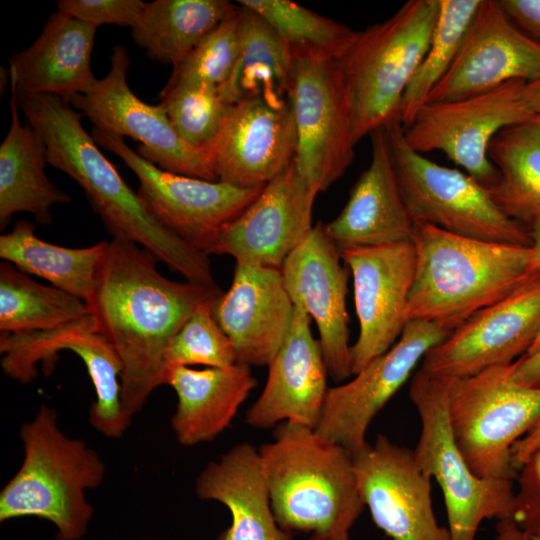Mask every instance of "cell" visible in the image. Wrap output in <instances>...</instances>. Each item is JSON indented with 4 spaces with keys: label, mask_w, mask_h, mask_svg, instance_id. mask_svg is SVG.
Instances as JSON below:
<instances>
[{
    "label": "cell",
    "mask_w": 540,
    "mask_h": 540,
    "mask_svg": "<svg viewBox=\"0 0 540 540\" xmlns=\"http://www.w3.org/2000/svg\"><path fill=\"white\" fill-rule=\"evenodd\" d=\"M158 259L128 241H107L92 291L85 301L96 331L121 362V402L131 420L153 391L166 384L173 339L202 302L221 289L173 281Z\"/></svg>",
    "instance_id": "obj_1"
},
{
    "label": "cell",
    "mask_w": 540,
    "mask_h": 540,
    "mask_svg": "<svg viewBox=\"0 0 540 540\" xmlns=\"http://www.w3.org/2000/svg\"><path fill=\"white\" fill-rule=\"evenodd\" d=\"M25 120L39 133L48 164L73 179L85 193L112 239L135 243L186 281L218 289L208 255L157 223L137 192L121 177L82 125V114L54 95L16 94Z\"/></svg>",
    "instance_id": "obj_2"
},
{
    "label": "cell",
    "mask_w": 540,
    "mask_h": 540,
    "mask_svg": "<svg viewBox=\"0 0 540 540\" xmlns=\"http://www.w3.org/2000/svg\"><path fill=\"white\" fill-rule=\"evenodd\" d=\"M275 518L310 540H340L362 513L353 456L314 428L282 422L258 448Z\"/></svg>",
    "instance_id": "obj_3"
},
{
    "label": "cell",
    "mask_w": 540,
    "mask_h": 540,
    "mask_svg": "<svg viewBox=\"0 0 540 540\" xmlns=\"http://www.w3.org/2000/svg\"><path fill=\"white\" fill-rule=\"evenodd\" d=\"M416 266L406 317L453 331L530 273V247L493 243L414 223Z\"/></svg>",
    "instance_id": "obj_4"
},
{
    "label": "cell",
    "mask_w": 540,
    "mask_h": 540,
    "mask_svg": "<svg viewBox=\"0 0 540 540\" xmlns=\"http://www.w3.org/2000/svg\"><path fill=\"white\" fill-rule=\"evenodd\" d=\"M20 438L24 459L0 493V521L39 517L54 524L58 540L81 539L94 513L86 492L102 484L104 461L85 441L68 437L46 404L21 425Z\"/></svg>",
    "instance_id": "obj_5"
},
{
    "label": "cell",
    "mask_w": 540,
    "mask_h": 540,
    "mask_svg": "<svg viewBox=\"0 0 540 540\" xmlns=\"http://www.w3.org/2000/svg\"><path fill=\"white\" fill-rule=\"evenodd\" d=\"M438 0H410L358 33L336 59L348 99L353 140L400 123L402 98L430 44Z\"/></svg>",
    "instance_id": "obj_6"
},
{
    "label": "cell",
    "mask_w": 540,
    "mask_h": 540,
    "mask_svg": "<svg viewBox=\"0 0 540 540\" xmlns=\"http://www.w3.org/2000/svg\"><path fill=\"white\" fill-rule=\"evenodd\" d=\"M385 131L398 184L414 223L468 238L530 247L529 227L506 215L486 187L467 173L415 151L406 142L401 123L385 127Z\"/></svg>",
    "instance_id": "obj_7"
},
{
    "label": "cell",
    "mask_w": 540,
    "mask_h": 540,
    "mask_svg": "<svg viewBox=\"0 0 540 540\" xmlns=\"http://www.w3.org/2000/svg\"><path fill=\"white\" fill-rule=\"evenodd\" d=\"M512 364L450 379L448 415L453 437L480 478H517L512 447L540 419V387L515 382Z\"/></svg>",
    "instance_id": "obj_8"
},
{
    "label": "cell",
    "mask_w": 540,
    "mask_h": 540,
    "mask_svg": "<svg viewBox=\"0 0 540 540\" xmlns=\"http://www.w3.org/2000/svg\"><path fill=\"white\" fill-rule=\"evenodd\" d=\"M450 379L419 369L409 396L420 419L414 455L420 467L441 487L451 540H475L484 520L511 517L513 480L485 479L472 472L461 454L450 426Z\"/></svg>",
    "instance_id": "obj_9"
},
{
    "label": "cell",
    "mask_w": 540,
    "mask_h": 540,
    "mask_svg": "<svg viewBox=\"0 0 540 540\" xmlns=\"http://www.w3.org/2000/svg\"><path fill=\"white\" fill-rule=\"evenodd\" d=\"M91 135L137 176L136 192L152 218L206 255L221 229L242 213L265 186L241 188L219 180L174 174L142 158L118 135L96 127Z\"/></svg>",
    "instance_id": "obj_10"
},
{
    "label": "cell",
    "mask_w": 540,
    "mask_h": 540,
    "mask_svg": "<svg viewBox=\"0 0 540 540\" xmlns=\"http://www.w3.org/2000/svg\"><path fill=\"white\" fill-rule=\"evenodd\" d=\"M525 81L512 80L464 99L428 102L403 127L406 142L423 154L444 152L450 160L486 188L499 173L489 158V146L503 129L535 116L522 98Z\"/></svg>",
    "instance_id": "obj_11"
},
{
    "label": "cell",
    "mask_w": 540,
    "mask_h": 540,
    "mask_svg": "<svg viewBox=\"0 0 540 540\" xmlns=\"http://www.w3.org/2000/svg\"><path fill=\"white\" fill-rule=\"evenodd\" d=\"M292 55L288 99L297 135L294 161L319 193L341 178L353 160L351 112L336 59Z\"/></svg>",
    "instance_id": "obj_12"
},
{
    "label": "cell",
    "mask_w": 540,
    "mask_h": 540,
    "mask_svg": "<svg viewBox=\"0 0 540 540\" xmlns=\"http://www.w3.org/2000/svg\"><path fill=\"white\" fill-rule=\"evenodd\" d=\"M131 60L122 45L112 48L110 69L90 90L74 95L70 104L94 127L138 141L137 153L157 167L179 175L218 181L210 156L188 145L161 105L138 98L127 82Z\"/></svg>",
    "instance_id": "obj_13"
},
{
    "label": "cell",
    "mask_w": 540,
    "mask_h": 540,
    "mask_svg": "<svg viewBox=\"0 0 540 540\" xmlns=\"http://www.w3.org/2000/svg\"><path fill=\"white\" fill-rule=\"evenodd\" d=\"M540 334V271L530 273L501 300L479 310L422 359L423 371L458 379L509 365L526 354Z\"/></svg>",
    "instance_id": "obj_14"
},
{
    "label": "cell",
    "mask_w": 540,
    "mask_h": 540,
    "mask_svg": "<svg viewBox=\"0 0 540 540\" xmlns=\"http://www.w3.org/2000/svg\"><path fill=\"white\" fill-rule=\"evenodd\" d=\"M62 350H70L81 358L93 383L96 400L89 411L91 426L108 438L122 437L131 420L121 402V362L108 341L96 331L90 313L51 330L0 333L1 367L6 375L21 383L35 378L37 363L51 367Z\"/></svg>",
    "instance_id": "obj_15"
},
{
    "label": "cell",
    "mask_w": 540,
    "mask_h": 540,
    "mask_svg": "<svg viewBox=\"0 0 540 540\" xmlns=\"http://www.w3.org/2000/svg\"><path fill=\"white\" fill-rule=\"evenodd\" d=\"M452 331L433 322L408 321L398 341L349 382L329 387L315 430L354 454L368 442L375 416L404 385L416 365Z\"/></svg>",
    "instance_id": "obj_16"
},
{
    "label": "cell",
    "mask_w": 540,
    "mask_h": 540,
    "mask_svg": "<svg viewBox=\"0 0 540 540\" xmlns=\"http://www.w3.org/2000/svg\"><path fill=\"white\" fill-rule=\"evenodd\" d=\"M358 488L374 523L392 540H451L438 524L431 477L414 451L379 434L352 454Z\"/></svg>",
    "instance_id": "obj_17"
},
{
    "label": "cell",
    "mask_w": 540,
    "mask_h": 540,
    "mask_svg": "<svg viewBox=\"0 0 540 540\" xmlns=\"http://www.w3.org/2000/svg\"><path fill=\"white\" fill-rule=\"evenodd\" d=\"M353 280L358 338L351 345L355 375L400 338L408 320L406 309L415 276L411 241L340 249Z\"/></svg>",
    "instance_id": "obj_18"
},
{
    "label": "cell",
    "mask_w": 540,
    "mask_h": 540,
    "mask_svg": "<svg viewBox=\"0 0 540 540\" xmlns=\"http://www.w3.org/2000/svg\"><path fill=\"white\" fill-rule=\"evenodd\" d=\"M317 194L293 161L221 229L208 256L229 255L236 262L281 269L313 228Z\"/></svg>",
    "instance_id": "obj_19"
},
{
    "label": "cell",
    "mask_w": 540,
    "mask_h": 540,
    "mask_svg": "<svg viewBox=\"0 0 540 540\" xmlns=\"http://www.w3.org/2000/svg\"><path fill=\"white\" fill-rule=\"evenodd\" d=\"M341 260L338 246L320 222L281 268L294 307L317 325L328 375L335 381L353 375L346 307L350 271Z\"/></svg>",
    "instance_id": "obj_20"
},
{
    "label": "cell",
    "mask_w": 540,
    "mask_h": 540,
    "mask_svg": "<svg viewBox=\"0 0 540 540\" xmlns=\"http://www.w3.org/2000/svg\"><path fill=\"white\" fill-rule=\"evenodd\" d=\"M539 78L540 44L511 22L498 0H482L455 61L428 102L464 99L512 80Z\"/></svg>",
    "instance_id": "obj_21"
},
{
    "label": "cell",
    "mask_w": 540,
    "mask_h": 540,
    "mask_svg": "<svg viewBox=\"0 0 540 540\" xmlns=\"http://www.w3.org/2000/svg\"><path fill=\"white\" fill-rule=\"evenodd\" d=\"M297 135L290 103L251 97L235 104L210 151L217 178L241 188L264 186L295 159Z\"/></svg>",
    "instance_id": "obj_22"
},
{
    "label": "cell",
    "mask_w": 540,
    "mask_h": 540,
    "mask_svg": "<svg viewBox=\"0 0 540 540\" xmlns=\"http://www.w3.org/2000/svg\"><path fill=\"white\" fill-rule=\"evenodd\" d=\"M213 311L237 363L259 367L268 366L281 348L295 307L281 269L235 262L232 283L215 299Z\"/></svg>",
    "instance_id": "obj_23"
},
{
    "label": "cell",
    "mask_w": 540,
    "mask_h": 540,
    "mask_svg": "<svg viewBox=\"0 0 540 540\" xmlns=\"http://www.w3.org/2000/svg\"><path fill=\"white\" fill-rule=\"evenodd\" d=\"M311 318L295 307L290 331L268 364L262 393L248 409L245 422L266 429L282 422L317 426L326 394L328 371Z\"/></svg>",
    "instance_id": "obj_24"
},
{
    "label": "cell",
    "mask_w": 540,
    "mask_h": 540,
    "mask_svg": "<svg viewBox=\"0 0 540 540\" xmlns=\"http://www.w3.org/2000/svg\"><path fill=\"white\" fill-rule=\"evenodd\" d=\"M371 137V160L339 215L324 224L339 250L412 239L414 222L404 202L393 167L385 128Z\"/></svg>",
    "instance_id": "obj_25"
},
{
    "label": "cell",
    "mask_w": 540,
    "mask_h": 540,
    "mask_svg": "<svg viewBox=\"0 0 540 540\" xmlns=\"http://www.w3.org/2000/svg\"><path fill=\"white\" fill-rule=\"evenodd\" d=\"M96 31L59 11L52 13L38 38L9 58L12 91L68 101L88 92L97 79L91 67Z\"/></svg>",
    "instance_id": "obj_26"
},
{
    "label": "cell",
    "mask_w": 540,
    "mask_h": 540,
    "mask_svg": "<svg viewBox=\"0 0 540 540\" xmlns=\"http://www.w3.org/2000/svg\"><path fill=\"white\" fill-rule=\"evenodd\" d=\"M196 495L225 505L231 524L220 540H292L272 510L258 449L234 445L198 475Z\"/></svg>",
    "instance_id": "obj_27"
},
{
    "label": "cell",
    "mask_w": 540,
    "mask_h": 540,
    "mask_svg": "<svg viewBox=\"0 0 540 540\" xmlns=\"http://www.w3.org/2000/svg\"><path fill=\"white\" fill-rule=\"evenodd\" d=\"M166 384L177 395L171 418L175 437L193 446L214 440L230 426L257 379L251 367L241 363L205 369L178 366L168 370Z\"/></svg>",
    "instance_id": "obj_28"
},
{
    "label": "cell",
    "mask_w": 540,
    "mask_h": 540,
    "mask_svg": "<svg viewBox=\"0 0 540 540\" xmlns=\"http://www.w3.org/2000/svg\"><path fill=\"white\" fill-rule=\"evenodd\" d=\"M11 123L0 145V228L20 212L33 215L40 224L52 222L51 208L71 202L45 173L46 146L39 133L25 120L12 92L9 100Z\"/></svg>",
    "instance_id": "obj_29"
},
{
    "label": "cell",
    "mask_w": 540,
    "mask_h": 540,
    "mask_svg": "<svg viewBox=\"0 0 540 540\" xmlns=\"http://www.w3.org/2000/svg\"><path fill=\"white\" fill-rule=\"evenodd\" d=\"M234 7L225 0L145 2L131 37L154 61H182Z\"/></svg>",
    "instance_id": "obj_30"
},
{
    "label": "cell",
    "mask_w": 540,
    "mask_h": 540,
    "mask_svg": "<svg viewBox=\"0 0 540 540\" xmlns=\"http://www.w3.org/2000/svg\"><path fill=\"white\" fill-rule=\"evenodd\" d=\"M241 48L230 80L220 90L234 103L251 97L273 105L289 103L293 55L284 40L252 10L240 4Z\"/></svg>",
    "instance_id": "obj_31"
},
{
    "label": "cell",
    "mask_w": 540,
    "mask_h": 540,
    "mask_svg": "<svg viewBox=\"0 0 540 540\" xmlns=\"http://www.w3.org/2000/svg\"><path fill=\"white\" fill-rule=\"evenodd\" d=\"M488 154L499 173L489 193L506 215L529 227L540 219V119L503 129Z\"/></svg>",
    "instance_id": "obj_32"
},
{
    "label": "cell",
    "mask_w": 540,
    "mask_h": 540,
    "mask_svg": "<svg viewBox=\"0 0 540 540\" xmlns=\"http://www.w3.org/2000/svg\"><path fill=\"white\" fill-rule=\"evenodd\" d=\"M107 241L84 248L58 246L35 235L32 223L19 220L0 236V258L84 301L89 297Z\"/></svg>",
    "instance_id": "obj_33"
},
{
    "label": "cell",
    "mask_w": 540,
    "mask_h": 540,
    "mask_svg": "<svg viewBox=\"0 0 540 540\" xmlns=\"http://www.w3.org/2000/svg\"><path fill=\"white\" fill-rule=\"evenodd\" d=\"M89 313L84 300L34 281L7 261L0 263V332L51 330Z\"/></svg>",
    "instance_id": "obj_34"
},
{
    "label": "cell",
    "mask_w": 540,
    "mask_h": 540,
    "mask_svg": "<svg viewBox=\"0 0 540 540\" xmlns=\"http://www.w3.org/2000/svg\"><path fill=\"white\" fill-rule=\"evenodd\" d=\"M438 3L430 44L402 98L400 123L403 127L412 122L451 68L482 0H438Z\"/></svg>",
    "instance_id": "obj_35"
},
{
    "label": "cell",
    "mask_w": 540,
    "mask_h": 540,
    "mask_svg": "<svg viewBox=\"0 0 540 540\" xmlns=\"http://www.w3.org/2000/svg\"><path fill=\"white\" fill-rule=\"evenodd\" d=\"M289 46L292 54L340 58L359 32L287 0H240Z\"/></svg>",
    "instance_id": "obj_36"
},
{
    "label": "cell",
    "mask_w": 540,
    "mask_h": 540,
    "mask_svg": "<svg viewBox=\"0 0 540 540\" xmlns=\"http://www.w3.org/2000/svg\"><path fill=\"white\" fill-rule=\"evenodd\" d=\"M235 104L208 85L163 88L159 103L180 137L209 156Z\"/></svg>",
    "instance_id": "obj_37"
},
{
    "label": "cell",
    "mask_w": 540,
    "mask_h": 540,
    "mask_svg": "<svg viewBox=\"0 0 540 540\" xmlns=\"http://www.w3.org/2000/svg\"><path fill=\"white\" fill-rule=\"evenodd\" d=\"M240 48V9L234 5L223 21L173 66L164 89L190 85L222 88L233 75Z\"/></svg>",
    "instance_id": "obj_38"
},
{
    "label": "cell",
    "mask_w": 540,
    "mask_h": 540,
    "mask_svg": "<svg viewBox=\"0 0 540 540\" xmlns=\"http://www.w3.org/2000/svg\"><path fill=\"white\" fill-rule=\"evenodd\" d=\"M216 298L199 304L179 330L168 352V370L192 365L225 368L237 363L234 346L214 316Z\"/></svg>",
    "instance_id": "obj_39"
},
{
    "label": "cell",
    "mask_w": 540,
    "mask_h": 540,
    "mask_svg": "<svg viewBox=\"0 0 540 540\" xmlns=\"http://www.w3.org/2000/svg\"><path fill=\"white\" fill-rule=\"evenodd\" d=\"M145 5L141 0H60L58 11L94 27H133Z\"/></svg>",
    "instance_id": "obj_40"
},
{
    "label": "cell",
    "mask_w": 540,
    "mask_h": 540,
    "mask_svg": "<svg viewBox=\"0 0 540 540\" xmlns=\"http://www.w3.org/2000/svg\"><path fill=\"white\" fill-rule=\"evenodd\" d=\"M512 519L530 536L540 535V447L519 469Z\"/></svg>",
    "instance_id": "obj_41"
},
{
    "label": "cell",
    "mask_w": 540,
    "mask_h": 540,
    "mask_svg": "<svg viewBox=\"0 0 540 540\" xmlns=\"http://www.w3.org/2000/svg\"><path fill=\"white\" fill-rule=\"evenodd\" d=\"M511 22L540 44V0H498Z\"/></svg>",
    "instance_id": "obj_42"
},
{
    "label": "cell",
    "mask_w": 540,
    "mask_h": 540,
    "mask_svg": "<svg viewBox=\"0 0 540 540\" xmlns=\"http://www.w3.org/2000/svg\"><path fill=\"white\" fill-rule=\"evenodd\" d=\"M512 378L525 386L540 387V334L530 350L512 364Z\"/></svg>",
    "instance_id": "obj_43"
},
{
    "label": "cell",
    "mask_w": 540,
    "mask_h": 540,
    "mask_svg": "<svg viewBox=\"0 0 540 540\" xmlns=\"http://www.w3.org/2000/svg\"><path fill=\"white\" fill-rule=\"evenodd\" d=\"M539 447L540 419L525 436L513 445L511 450L513 466L519 470Z\"/></svg>",
    "instance_id": "obj_44"
},
{
    "label": "cell",
    "mask_w": 540,
    "mask_h": 540,
    "mask_svg": "<svg viewBox=\"0 0 540 540\" xmlns=\"http://www.w3.org/2000/svg\"><path fill=\"white\" fill-rule=\"evenodd\" d=\"M495 540H531V536L522 530L512 517H507L497 521Z\"/></svg>",
    "instance_id": "obj_45"
},
{
    "label": "cell",
    "mask_w": 540,
    "mask_h": 540,
    "mask_svg": "<svg viewBox=\"0 0 540 540\" xmlns=\"http://www.w3.org/2000/svg\"><path fill=\"white\" fill-rule=\"evenodd\" d=\"M522 98L533 115L540 119V78L524 83Z\"/></svg>",
    "instance_id": "obj_46"
},
{
    "label": "cell",
    "mask_w": 540,
    "mask_h": 540,
    "mask_svg": "<svg viewBox=\"0 0 540 540\" xmlns=\"http://www.w3.org/2000/svg\"><path fill=\"white\" fill-rule=\"evenodd\" d=\"M530 245V268L529 273L540 271V219L529 225Z\"/></svg>",
    "instance_id": "obj_47"
},
{
    "label": "cell",
    "mask_w": 540,
    "mask_h": 540,
    "mask_svg": "<svg viewBox=\"0 0 540 540\" xmlns=\"http://www.w3.org/2000/svg\"><path fill=\"white\" fill-rule=\"evenodd\" d=\"M531 540H540V535H538V536H531Z\"/></svg>",
    "instance_id": "obj_48"
},
{
    "label": "cell",
    "mask_w": 540,
    "mask_h": 540,
    "mask_svg": "<svg viewBox=\"0 0 540 540\" xmlns=\"http://www.w3.org/2000/svg\"><path fill=\"white\" fill-rule=\"evenodd\" d=\"M340 540H349V537H347V538H343V539H340Z\"/></svg>",
    "instance_id": "obj_49"
}]
</instances>
